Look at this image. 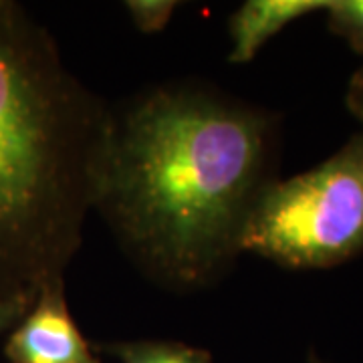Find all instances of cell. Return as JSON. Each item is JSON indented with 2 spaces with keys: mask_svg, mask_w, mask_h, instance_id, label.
<instances>
[{
  "mask_svg": "<svg viewBox=\"0 0 363 363\" xmlns=\"http://www.w3.org/2000/svg\"><path fill=\"white\" fill-rule=\"evenodd\" d=\"M240 250L289 269H327L363 250V131L317 168L271 182Z\"/></svg>",
  "mask_w": 363,
  "mask_h": 363,
  "instance_id": "3",
  "label": "cell"
},
{
  "mask_svg": "<svg viewBox=\"0 0 363 363\" xmlns=\"http://www.w3.org/2000/svg\"><path fill=\"white\" fill-rule=\"evenodd\" d=\"M4 351L14 363H101L69 313L63 283L40 291L11 331Z\"/></svg>",
  "mask_w": 363,
  "mask_h": 363,
  "instance_id": "4",
  "label": "cell"
},
{
  "mask_svg": "<svg viewBox=\"0 0 363 363\" xmlns=\"http://www.w3.org/2000/svg\"><path fill=\"white\" fill-rule=\"evenodd\" d=\"M325 13L337 35L363 49V0H331Z\"/></svg>",
  "mask_w": 363,
  "mask_h": 363,
  "instance_id": "7",
  "label": "cell"
},
{
  "mask_svg": "<svg viewBox=\"0 0 363 363\" xmlns=\"http://www.w3.org/2000/svg\"><path fill=\"white\" fill-rule=\"evenodd\" d=\"M33 303L26 301H0V335L13 331L16 323L25 317Z\"/></svg>",
  "mask_w": 363,
  "mask_h": 363,
  "instance_id": "9",
  "label": "cell"
},
{
  "mask_svg": "<svg viewBox=\"0 0 363 363\" xmlns=\"http://www.w3.org/2000/svg\"><path fill=\"white\" fill-rule=\"evenodd\" d=\"M178 2L174 0H130L125 9L142 33H157L168 25Z\"/></svg>",
  "mask_w": 363,
  "mask_h": 363,
  "instance_id": "8",
  "label": "cell"
},
{
  "mask_svg": "<svg viewBox=\"0 0 363 363\" xmlns=\"http://www.w3.org/2000/svg\"><path fill=\"white\" fill-rule=\"evenodd\" d=\"M111 113L47 28L0 0V301L63 283L95 208Z\"/></svg>",
  "mask_w": 363,
  "mask_h": 363,
  "instance_id": "2",
  "label": "cell"
},
{
  "mask_svg": "<svg viewBox=\"0 0 363 363\" xmlns=\"http://www.w3.org/2000/svg\"><path fill=\"white\" fill-rule=\"evenodd\" d=\"M119 363H212L210 353L174 341H135L109 345Z\"/></svg>",
  "mask_w": 363,
  "mask_h": 363,
  "instance_id": "6",
  "label": "cell"
},
{
  "mask_svg": "<svg viewBox=\"0 0 363 363\" xmlns=\"http://www.w3.org/2000/svg\"><path fill=\"white\" fill-rule=\"evenodd\" d=\"M329 0H247L230 18V61L248 63L293 21L325 11Z\"/></svg>",
  "mask_w": 363,
  "mask_h": 363,
  "instance_id": "5",
  "label": "cell"
},
{
  "mask_svg": "<svg viewBox=\"0 0 363 363\" xmlns=\"http://www.w3.org/2000/svg\"><path fill=\"white\" fill-rule=\"evenodd\" d=\"M351 89H363V69L357 73V77L353 79L351 83Z\"/></svg>",
  "mask_w": 363,
  "mask_h": 363,
  "instance_id": "11",
  "label": "cell"
},
{
  "mask_svg": "<svg viewBox=\"0 0 363 363\" xmlns=\"http://www.w3.org/2000/svg\"><path fill=\"white\" fill-rule=\"evenodd\" d=\"M350 105L353 107V111L363 119V89L350 91Z\"/></svg>",
  "mask_w": 363,
  "mask_h": 363,
  "instance_id": "10",
  "label": "cell"
},
{
  "mask_svg": "<svg viewBox=\"0 0 363 363\" xmlns=\"http://www.w3.org/2000/svg\"><path fill=\"white\" fill-rule=\"evenodd\" d=\"M271 160L272 123L259 109L216 91H150L111 113L95 210L152 279L200 289L242 252Z\"/></svg>",
  "mask_w": 363,
  "mask_h": 363,
  "instance_id": "1",
  "label": "cell"
}]
</instances>
